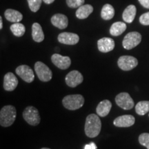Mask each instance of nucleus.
<instances>
[{
    "label": "nucleus",
    "instance_id": "72a5a7b5",
    "mask_svg": "<svg viewBox=\"0 0 149 149\" xmlns=\"http://www.w3.org/2000/svg\"><path fill=\"white\" fill-rule=\"evenodd\" d=\"M41 149H50V148H41Z\"/></svg>",
    "mask_w": 149,
    "mask_h": 149
},
{
    "label": "nucleus",
    "instance_id": "f03ea898",
    "mask_svg": "<svg viewBox=\"0 0 149 149\" xmlns=\"http://www.w3.org/2000/svg\"><path fill=\"white\" fill-rule=\"evenodd\" d=\"M17 111L13 106L7 105L0 111V124L3 127H8L13 124L16 119Z\"/></svg>",
    "mask_w": 149,
    "mask_h": 149
},
{
    "label": "nucleus",
    "instance_id": "f8f14e48",
    "mask_svg": "<svg viewBox=\"0 0 149 149\" xmlns=\"http://www.w3.org/2000/svg\"><path fill=\"white\" fill-rule=\"evenodd\" d=\"M57 39L61 44H66V45H74L79 42V37L75 33L64 32L58 35Z\"/></svg>",
    "mask_w": 149,
    "mask_h": 149
},
{
    "label": "nucleus",
    "instance_id": "423d86ee",
    "mask_svg": "<svg viewBox=\"0 0 149 149\" xmlns=\"http://www.w3.org/2000/svg\"><path fill=\"white\" fill-rule=\"evenodd\" d=\"M141 35L138 32H130L124 37L122 42V45L126 50L133 49L140 44Z\"/></svg>",
    "mask_w": 149,
    "mask_h": 149
},
{
    "label": "nucleus",
    "instance_id": "6ab92c4d",
    "mask_svg": "<svg viewBox=\"0 0 149 149\" xmlns=\"http://www.w3.org/2000/svg\"><path fill=\"white\" fill-rule=\"evenodd\" d=\"M4 16L8 21L13 23L21 22L23 19V15L21 13L13 9H7L4 13Z\"/></svg>",
    "mask_w": 149,
    "mask_h": 149
},
{
    "label": "nucleus",
    "instance_id": "6e6552de",
    "mask_svg": "<svg viewBox=\"0 0 149 149\" xmlns=\"http://www.w3.org/2000/svg\"><path fill=\"white\" fill-rule=\"evenodd\" d=\"M115 102L117 105L122 109H132L135 105L134 101L128 93H121L115 97Z\"/></svg>",
    "mask_w": 149,
    "mask_h": 149
},
{
    "label": "nucleus",
    "instance_id": "393cba45",
    "mask_svg": "<svg viewBox=\"0 0 149 149\" xmlns=\"http://www.w3.org/2000/svg\"><path fill=\"white\" fill-rule=\"evenodd\" d=\"M135 111L139 115H144L149 112V101H141L136 104Z\"/></svg>",
    "mask_w": 149,
    "mask_h": 149
},
{
    "label": "nucleus",
    "instance_id": "c756f323",
    "mask_svg": "<svg viewBox=\"0 0 149 149\" xmlns=\"http://www.w3.org/2000/svg\"><path fill=\"white\" fill-rule=\"evenodd\" d=\"M138 1L143 7L149 9V0H138Z\"/></svg>",
    "mask_w": 149,
    "mask_h": 149
},
{
    "label": "nucleus",
    "instance_id": "1a4fd4ad",
    "mask_svg": "<svg viewBox=\"0 0 149 149\" xmlns=\"http://www.w3.org/2000/svg\"><path fill=\"white\" fill-rule=\"evenodd\" d=\"M16 73L27 83H31L35 79L33 70L27 65H21L15 70Z\"/></svg>",
    "mask_w": 149,
    "mask_h": 149
},
{
    "label": "nucleus",
    "instance_id": "ddd939ff",
    "mask_svg": "<svg viewBox=\"0 0 149 149\" xmlns=\"http://www.w3.org/2000/svg\"><path fill=\"white\" fill-rule=\"evenodd\" d=\"M18 85V79L13 72H7L3 78V88L6 91H13Z\"/></svg>",
    "mask_w": 149,
    "mask_h": 149
},
{
    "label": "nucleus",
    "instance_id": "9b49d317",
    "mask_svg": "<svg viewBox=\"0 0 149 149\" xmlns=\"http://www.w3.org/2000/svg\"><path fill=\"white\" fill-rule=\"evenodd\" d=\"M83 80V75L78 70H72L69 73L67 74L66 78H65L66 84L71 88L77 86L80 84L82 83Z\"/></svg>",
    "mask_w": 149,
    "mask_h": 149
},
{
    "label": "nucleus",
    "instance_id": "0eeeda50",
    "mask_svg": "<svg viewBox=\"0 0 149 149\" xmlns=\"http://www.w3.org/2000/svg\"><path fill=\"white\" fill-rule=\"evenodd\" d=\"M119 68L124 70V71H128L133 69L138 64V61L135 57L133 56L124 55L120 57L117 61Z\"/></svg>",
    "mask_w": 149,
    "mask_h": 149
},
{
    "label": "nucleus",
    "instance_id": "dca6fc26",
    "mask_svg": "<svg viewBox=\"0 0 149 149\" xmlns=\"http://www.w3.org/2000/svg\"><path fill=\"white\" fill-rule=\"evenodd\" d=\"M51 23L54 26L59 29H64L68 26V19L65 15L57 13L51 17Z\"/></svg>",
    "mask_w": 149,
    "mask_h": 149
},
{
    "label": "nucleus",
    "instance_id": "4468645a",
    "mask_svg": "<svg viewBox=\"0 0 149 149\" xmlns=\"http://www.w3.org/2000/svg\"><path fill=\"white\" fill-rule=\"evenodd\" d=\"M135 119L133 115H124L117 117L113 124L117 127H130L135 124Z\"/></svg>",
    "mask_w": 149,
    "mask_h": 149
},
{
    "label": "nucleus",
    "instance_id": "7c9ffc66",
    "mask_svg": "<svg viewBox=\"0 0 149 149\" xmlns=\"http://www.w3.org/2000/svg\"><path fill=\"white\" fill-rule=\"evenodd\" d=\"M84 149H97V146L94 142H91L89 144L86 145Z\"/></svg>",
    "mask_w": 149,
    "mask_h": 149
},
{
    "label": "nucleus",
    "instance_id": "9d476101",
    "mask_svg": "<svg viewBox=\"0 0 149 149\" xmlns=\"http://www.w3.org/2000/svg\"><path fill=\"white\" fill-rule=\"evenodd\" d=\"M51 61L53 64L61 70H66L71 64V60L68 56H62L58 53L53 54L51 57Z\"/></svg>",
    "mask_w": 149,
    "mask_h": 149
},
{
    "label": "nucleus",
    "instance_id": "c85d7f7f",
    "mask_svg": "<svg viewBox=\"0 0 149 149\" xmlns=\"http://www.w3.org/2000/svg\"><path fill=\"white\" fill-rule=\"evenodd\" d=\"M139 22L144 26H149V12L141 15L139 17Z\"/></svg>",
    "mask_w": 149,
    "mask_h": 149
},
{
    "label": "nucleus",
    "instance_id": "b1692460",
    "mask_svg": "<svg viewBox=\"0 0 149 149\" xmlns=\"http://www.w3.org/2000/svg\"><path fill=\"white\" fill-rule=\"evenodd\" d=\"M10 29L11 32L13 33V34L16 37L23 36L26 31L25 26L22 24L19 23V22L13 24L10 26Z\"/></svg>",
    "mask_w": 149,
    "mask_h": 149
},
{
    "label": "nucleus",
    "instance_id": "2eb2a0df",
    "mask_svg": "<svg viewBox=\"0 0 149 149\" xmlns=\"http://www.w3.org/2000/svg\"><path fill=\"white\" fill-rule=\"evenodd\" d=\"M99 51L102 53H109L112 51L115 48V42L110 37H103L97 42Z\"/></svg>",
    "mask_w": 149,
    "mask_h": 149
},
{
    "label": "nucleus",
    "instance_id": "f3484780",
    "mask_svg": "<svg viewBox=\"0 0 149 149\" xmlns=\"http://www.w3.org/2000/svg\"><path fill=\"white\" fill-rule=\"evenodd\" d=\"M112 108V103L109 100H105L100 102L97 107L96 112L99 116L104 117L109 114Z\"/></svg>",
    "mask_w": 149,
    "mask_h": 149
},
{
    "label": "nucleus",
    "instance_id": "cd10ccee",
    "mask_svg": "<svg viewBox=\"0 0 149 149\" xmlns=\"http://www.w3.org/2000/svg\"><path fill=\"white\" fill-rule=\"evenodd\" d=\"M66 3L70 8H76L84 5V0H66Z\"/></svg>",
    "mask_w": 149,
    "mask_h": 149
},
{
    "label": "nucleus",
    "instance_id": "412c9836",
    "mask_svg": "<svg viewBox=\"0 0 149 149\" xmlns=\"http://www.w3.org/2000/svg\"><path fill=\"white\" fill-rule=\"evenodd\" d=\"M32 37L36 42H42L44 40V34L40 24L34 23L32 26Z\"/></svg>",
    "mask_w": 149,
    "mask_h": 149
},
{
    "label": "nucleus",
    "instance_id": "a878e982",
    "mask_svg": "<svg viewBox=\"0 0 149 149\" xmlns=\"http://www.w3.org/2000/svg\"><path fill=\"white\" fill-rule=\"evenodd\" d=\"M27 1L31 10L36 13L40 10L43 0H27Z\"/></svg>",
    "mask_w": 149,
    "mask_h": 149
},
{
    "label": "nucleus",
    "instance_id": "bb28decb",
    "mask_svg": "<svg viewBox=\"0 0 149 149\" xmlns=\"http://www.w3.org/2000/svg\"><path fill=\"white\" fill-rule=\"evenodd\" d=\"M139 142L141 145L149 149V133H144L141 134L139 137Z\"/></svg>",
    "mask_w": 149,
    "mask_h": 149
},
{
    "label": "nucleus",
    "instance_id": "473e14b6",
    "mask_svg": "<svg viewBox=\"0 0 149 149\" xmlns=\"http://www.w3.org/2000/svg\"><path fill=\"white\" fill-rule=\"evenodd\" d=\"M3 29V21H2V17H0V29Z\"/></svg>",
    "mask_w": 149,
    "mask_h": 149
},
{
    "label": "nucleus",
    "instance_id": "2f4dec72",
    "mask_svg": "<svg viewBox=\"0 0 149 149\" xmlns=\"http://www.w3.org/2000/svg\"><path fill=\"white\" fill-rule=\"evenodd\" d=\"M44 1V3H46V4H51V3H53L55 1V0H43Z\"/></svg>",
    "mask_w": 149,
    "mask_h": 149
},
{
    "label": "nucleus",
    "instance_id": "4be33fe9",
    "mask_svg": "<svg viewBox=\"0 0 149 149\" xmlns=\"http://www.w3.org/2000/svg\"><path fill=\"white\" fill-rule=\"evenodd\" d=\"M126 29V24L124 22H117L112 24L110 29V33L113 36H119L122 35Z\"/></svg>",
    "mask_w": 149,
    "mask_h": 149
},
{
    "label": "nucleus",
    "instance_id": "39448f33",
    "mask_svg": "<svg viewBox=\"0 0 149 149\" xmlns=\"http://www.w3.org/2000/svg\"><path fill=\"white\" fill-rule=\"evenodd\" d=\"M35 70L40 80L42 81H49L53 77L51 70L42 61H37L35 64Z\"/></svg>",
    "mask_w": 149,
    "mask_h": 149
},
{
    "label": "nucleus",
    "instance_id": "7ed1b4c3",
    "mask_svg": "<svg viewBox=\"0 0 149 149\" xmlns=\"http://www.w3.org/2000/svg\"><path fill=\"white\" fill-rule=\"evenodd\" d=\"M62 104L66 109L74 111L83 107L84 104V98L79 94L69 95L64 97L62 100Z\"/></svg>",
    "mask_w": 149,
    "mask_h": 149
},
{
    "label": "nucleus",
    "instance_id": "a211bd4d",
    "mask_svg": "<svg viewBox=\"0 0 149 149\" xmlns=\"http://www.w3.org/2000/svg\"><path fill=\"white\" fill-rule=\"evenodd\" d=\"M136 12H137V9H136L135 6H128L122 14V18L124 21L126 23H132L135 17Z\"/></svg>",
    "mask_w": 149,
    "mask_h": 149
},
{
    "label": "nucleus",
    "instance_id": "5701e85b",
    "mask_svg": "<svg viewBox=\"0 0 149 149\" xmlns=\"http://www.w3.org/2000/svg\"><path fill=\"white\" fill-rule=\"evenodd\" d=\"M115 15V9L109 3H107L102 7L101 17L104 20H110Z\"/></svg>",
    "mask_w": 149,
    "mask_h": 149
},
{
    "label": "nucleus",
    "instance_id": "20e7f679",
    "mask_svg": "<svg viewBox=\"0 0 149 149\" xmlns=\"http://www.w3.org/2000/svg\"><path fill=\"white\" fill-rule=\"evenodd\" d=\"M23 117L26 122L31 126H37L41 121V117L38 110L32 106L28 107L24 109Z\"/></svg>",
    "mask_w": 149,
    "mask_h": 149
},
{
    "label": "nucleus",
    "instance_id": "aec40b11",
    "mask_svg": "<svg viewBox=\"0 0 149 149\" xmlns=\"http://www.w3.org/2000/svg\"><path fill=\"white\" fill-rule=\"evenodd\" d=\"M93 11V7L90 4L82 5L79 7L76 11V17L80 19L87 18L92 13Z\"/></svg>",
    "mask_w": 149,
    "mask_h": 149
},
{
    "label": "nucleus",
    "instance_id": "f257e3e1",
    "mask_svg": "<svg viewBox=\"0 0 149 149\" xmlns=\"http://www.w3.org/2000/svg\"><path fill=\"white\" fill-rule=\"evenodd\" d=\"M102 128V122L98 115L91 114L87 116L85 122L86 135L91 138H94L100 134Z\"/></svg>",
    "mask_w": 149,
    "mask_h": 149
}]
</instances>
